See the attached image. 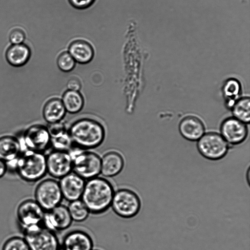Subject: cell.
<instances>
[{"instance_id":"obj_1","label":"cell","mask_w":250,"mask_h":250,"mask_svg":"<svg viewBox=\"0 0 250 250\" xmlns=\"http://www.w3.org/2000/svg\"><path fill=\"white\" fill-rule=\"evenodd\" d=\"M114 192L113 186L109 180L98 176L86 180L81 200L90 213L101 214L110 208Z\"/></svg>"},{"instance_id":"obj_2","label":"cell","mask_w":250,"mask_h":250,"mask_svg":"<svg viewBox=\"0 0 250 250\" xmlns=\"http://www.w3.org/2000/svg\"><path fill=\"white\" fill-rule=\"evenodd\" d=\"M68 132L73 145L84 150L98 147L105 137V130L102 125L90 118L76 121L71 125Z\"/></svg>"},{"instance_id":"obj_3","label":"cell","mask_w":250,"mask_h":250,"mask_svg":"<svg viewBox=\"0 0 250 250\" xmlns=\"http://www.w3.org/2000/svg\"><path fill=\"white\" fill-rule=\"evenodd\" d=\"M16 171L29 182L41 180L47 173L46 156L43 152L25 150L17 159Z\"/></svg>"},{"instance_id":"obj_4","label":"cell","mask_w":250,"mask_h":250,"mask_svg":"<svg viewBox=\"0 0 250 250\" xmlns=\"http://www.w3.org/2000/svg\"><path fill=\"white\" fill-rule=\"evenodd\" d=\"M72 159V171L87 180L101 173V157L93 152L73 146L68 151Z\"/></svg>"},{"instance_id":"obj_5","label":"cell","mask_w":250,"mask_h":250,"mask_svg":"<svg viewBox=\"0 0 250 250\" xmlns=\"http://www.w3.org/2000/svg\"><path fill=\"white\" fill-rule=\"evenodd\" d=\"M141 206L137 193L130 189L122 188L115 190L110 208L120 217L129 219L139 213Z\"/></svg>"},{"instance_id":"obj_6","label":"cell","mask_w":250,"mask_h":250,"mask_svg":"<svg viewBox=\"0 0 250 250\" xmlns=\"http://www.w3.org/2000/svg\"><path fill=\"white\" fill-rule=\"evenodd\" d=\"M197 148L205 158L217 161L227 155L229 145L220 133L210 131L205 133L197 141Z\"/></svg>"},{"instance_id":"obj_7","label":"cell","mask_w":250,"mask_h":250,"mask_svg":"<svg viewBox=\"0 0 250 250\" xmlns=\"http://www.w3.org/2000/svg\"><path fill=\"white\" fill-rule=\"evenodd\" d=\"M35 201L44 211H48L62 204L63 197L59 181L54 178L42 180L35 190Z\"/></svg>"},{"instance_id":"obj_8","label":"cell","mask_w":250,"mask_h":250,"mask_svg":"<svg viewBox=\"0 0 250 250\" xmlns=\"http://www.w3.org/2000/svg\"><path fill=\"white\" fill-rule=\"evenodd\" d=\"M20 141L22 151L30 150L43 153L50 146L51 138L47 126L36 124L24 131Z\"/></svg>"},{"instance_id":"obj_9","label":"cell","mask_w":250,"mask_h":250,"mask_svg":"<svg viewBox=\"0 0 250 250\" xmlns=\"http://www.w3.org/2000/svg\"><path fill=\"white\" fill-rule=\"evenodd\" d=\"M45 211L35 200L28 199L18 206L17 216L23 231L42 226Z\"/></svg>"},{"instance_id":"obj_10","label":"cell","mask_w":250,"mask_h":250,"mask_svg":"<svg viewBox=\"0 0 250 250\" xmlns=\"http://www.w3.org/2000/svg\"><path fill=\"white\" fill-rule=\"evenodd\" d=\"M23 232L30 250H59L61 248L56 233L43 227Z\"/></svg>"},{"instance_id":"obj_11","label":"cell","mask_w":250,"mask_h":250,"mask_svg":"<svg viewBox=\"0 0 250 250\" xmlns=\"http://www.w3.org/2000/svg\"><path fill=\"white\" fill-rule=\"evenodd\" d=\"M47 173L61 179L72 171V159L68 151L53 150L46 156Z\"/></svg>"},{"instance_id":"obj_12","label":"cell","mask_w":250,"mask_h":250,"mask_svg":"<svg viewBox=\"0 0 250 250\" xmlns=\"http://www.w3.org/2000/svg\"><path fill=\"white\" fill-rule=\"evenodd\" d=\"M220 134L228 144L238 145L243 143L249 134L248 125L235 118L224 119L220 125Z\"/></svg>"},{"instance_id":"obj_13","label":"cell","mask_w":250,"mask_h":250,"mask_svg":"<svg viewBox=\"0 0 250 250\" xmlns=\"http://www.w3.org/2000/svg\"><path fill=\"white\" fill-rule=\"evenodd\" d=\"M72 222L67 207L61 204L50 210L45 211L42 226L56 233L66 229Z\"/></svg>"},{"instance_id":"obj_14","label":"cell","mask_w":250,"mask_h":250,"mask_svg":"<svg viewBox=\"0 0 250 250\" xmlns=\"http://www.w3.org/2000/svg\"><path fill=\"white\" fill-rule=\"evenodd\" d=\"M85 182L73 171L60 179L59 184L63 199L69 202L81 199Z\"/></svg>"},{"instance_id":"obj_15","label":"cell","mask_w":250,"mask_h":250,"mask_svg":"<svg viewBox=\"0 0 250 250\" xmlns=\"http://www.w3.org/2000/svg\"><path fill=\"white\" fill-rule=\"evenodd\" d=\"M180 134L185 139L197 141L205 133V125L203 121L194 115H188L183 117L179 124Z\"/></svg>"},{"instance_id":"obj_16","label":"cell","mask_w":250,"mask_h":250,"mask_svg":"<svg viewBox=\"0 0 250 250\" xmlns=\"http://www.w3.org/2000/svg\"><path fill=\"white\" fill-rule=\"evenodd\" d=\"M93 241L91 236L82 229H73L66 233L62 240V250H92Z\"/></svg>"},{"instance_id":"obj_17","label":"cell","mask_w":250,"mask_h":250,"mask_svg":"<svg viewBox=\"0 0 250 250\" xmlns=\"http://www.w3.org/2000/svg\"><path fill=\"white\" fill-rule=\"evenodd\" d=\"M49 132L50 146L53 150L69 151L73 146V144L68 130L61 122L48 124L47 126Z\"/></svg>"},{"instance_id":"obj_18","label":"cell","mask_w":250,"mask_h":250,"mask_svg":"<svg viewBox=\"0 0 250 250\" xmlns=\"http://www.w3.org/2000/svg\"><path fill=\"white\" fill-rule=\"evenodd\" d=\"M125 161L122 155L115 151H110L101 157V173L104 178H112L118 175L123 169Z\"/></svg>"},{"instance_id":"obj_19","label":"cell","mask_w":250,"mask_h":250,"mask_svg":"<svg viewBox=\"0 0 250 250\" xmlns=\"http://www.w3.org/2000/svg\"><path fill=\"white\" fill-rule=\"evenodd\" d=\"M67 51L76 62L87 64L94 56V49L92 44L87 40L77 38L72 41L68 47Z\"/></svg>"},{"instance_id":"obj_20","label":"cell","mask_w":250,"mask_h":250,"mask_svg":"<svg viewBox=\"0 0 250 250\" xmlns=\"http://www.w3.org/2000/svg\"><path fill=\"white\" fill-rule=\"evenodd\" d=\"M31 56L30 47L23 43L11 44L6 49L5 58L8 63L12 66L19 67L26 64Z\"/></svg>"},{"instance_id":"obj_21","label":"cell","mask_w":250,"mask_h":250,"mask_svg":"<svg viewBox=\"0 0 250 250\" xmlns=\"http://www.w3.org/2000/svg\"><path fill=\"white\" fill-rule=\"evenodd\" d=\"M22 152L20 140L11 135L0 137V160L7 163L17 159Z\"/></svg>"},{"instance_id":"obj_22","label":"cell","mask_w":250,"mask_h":250,"mask_svg":"<svg viewBox=\"0 0 250 250\" xmlns=\"http://www.w3.org/2000/svg\"><path fill=\"white\" fill-rule=\"evenodd\" d=\"M42 113L44 120L51 124L61 122L65 117L66 111L61 99L53 98L45 103Z\"/></svg>"},{"instance_id":"obj_23","label":"cell","mask_w":250,"mask_h":250,"mask_svg":"<svg viewBox=\"0 0 250 250\" xmlns=\"http://www.w3.org/2000/svg\"><path fill=\"white\" fill-rule=\"evenodd\" d=\"M242 92V85L237 79L229 78L225 81L222 87V93L228 108L231 109L234 103L241 97Z\"/></svg>"},{"instance_id":"obj_24","label":"cell","mask_w":250,"mask_h":250,"mask_svg":"<svg viewBox=\"0 0 250 250\" xmlns=\"http://www.w3.org/2000/svg\"><path fill=\"white\" fill-rule=\"evenodd\" d=\"M61 100L66 112L71 114L79 112L84 103V98L79 91L70 90L63 93Z\"/></svg>"},{"instance_id":"obj_25","label":"cell","mask_w":250,"mask_h":250,"mask_svg":"<svg viewBox=\"0 0 250 250\" xmlns=\"http://www.w3.org/2000/svg\"><path fill=\"white\" fill-rule=\"evenodd\" d=\"M233 117L248 125L250 121V99L249 96L240 97L231 109Z\"/></svg>"},{"instance_id":"obj_26","label":"cell","mask_w":250,"mask_h":250,"mask_svg":"<svg viewBox=\"0 0 250 250\" xmlns=\"http://www.w3.org/2000/svg\"><path fill=\"white\" fill-rule=\"evenodd\" d=\"M67 207L72 221L83 222L87 219L90 214L81 199L69 202Z\"/></svg>"},{"instance_id":"obj_27","label":"cell","mask_w":250,"mask_h":250,"mask_svg":"<svg viewBox=\"0 0 250 250\" xmlns=\"http://www.w3.org/2000/svg\"><path fill=\"white\" fill-rule=\"evenodd\" d=\"M76 63L75 61L67 51L61 52L57 59L58 68L64 72L72 71L75 67Z\"/></svg>"},{"instance_id":"obj_28","label":"cell","mask_w":250,"mask_h":250,"mask_svg":"<svg viewBox=\"0 0 250 250\" xmlns=\"http://www.w3.org/2000/svg\"><path fill=\"white\" fill-rule=\"evenodd\" d=\"M2 250H30V249L24 238L13 236L4 242Z\"/></svg>"},{"instance_id":"obj_29","label":"cell","mask_w":250,"mask_h":250,"mask_svg":"<svg viewBox=\"0 0 250 250\" xmlns=\"http://www.w3.org/2000/svg\"><path fill=\"white\" fill-rule=\"evenodd\" d=\"M25 38V32L21 27H14L11 30L9 33L8 39L11 44L23 43Z\"/></svg>"},{"instance_id":"obj_30","label":"cell","mask_w":250,"mask_h":250,"mask_svg":"<svg viewBox=\"0 0 250 250\" xmlns=\"http://www.w3.org/2000/svg\"><path fill=\"white\" fill-rule=\"evenodd\" d=\"M69 3L75 8L85 9L90 7L95 0H68Z\"/></svg>"},{"instance_id":"obj_31","label":"cell","mask_w":250,"mask_h":250,"mask_svg":"<svg viewBox=\"0 0 250 250\" xmlns=\"http://www.w3.org/2000/svg\"><path fill=\"white\" fill-rule=\"evenodd\" d=\"M67 90L79 91L82 88L80 80L75 77L69 79L66 83Z\"/></svg>"},{"instance_id":"obj_32","label":"cell","mask_w":250,"mask_h":250,"mask_svg":"<svg viewBox=\"0 0 250 250\" xmlns=\"http://www.w3.org/2000/svg\"><path fill=\"white\" fill-rule=\"evenodd\" d=\"M7 170L6 163L0 160V178L4 176Z\"/></svg>"},{"instance_id":"obj_33","label":"cell","mask_w":250,"mask_h":250,"mask_svg":"<svg viewBox=\"0 0 250 250\" xmlns=\"http://www.w3.org/2000/svg\"><path fill=\"white\" fill-rule=\"evenodd\" d=\"M250 168L248 169L247 173H246V179L248 182V185H249V182H250Z\"/></svg>"},{"instance_id":"obj_34","label":"cell","mask_w":250,"mask_h":250,"mask_svg":"<svg viewBox=\"0 0 250 250\" xmlns=\"http://www.w3.org/2000/svg\"><path fill=\"white\" fill-rule=\"evenodd\" d=\"M59 250H62V249H61V248H60Z\"/></svg>"},{"instance_id":"obj_35","label":"cell","mask_w":250,"mask_h":250,"mask_svg":"<svg viewBox=\"0 0 250 250\" xmlns=\"http://www.w3.org/2000/svg\"><path fill=\"white\" fill-rule=\"evenodd\" d=\"M92 250H96H96H94V249H93Z\"/></svg>"}]
</instances>
